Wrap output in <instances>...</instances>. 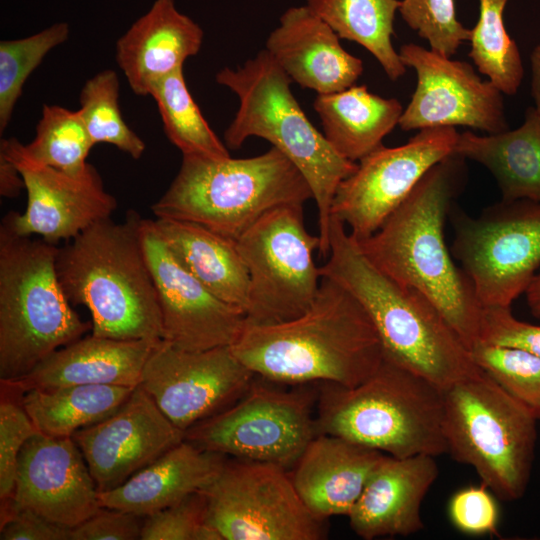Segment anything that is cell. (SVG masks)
<instances>
[{"label": "cell", "instance_id": "obj_18", "mask_svg": "<svg viewBox=\"0 0 540 540\" xmlns=\"http://www.w3.org/2000/svg\"><path fill=\"white\" fill-rule=\"evenodd\" d=\"M140 233L157 290L162 340L188 351L231 346L245 325V314L215 296L181 264L154 220L142 218Z\"/></svg>", "mask_w": 540, "mask_h": 540}, {"label": "cell", "instance_id": "obj_3", "mask_svg": "<svg viewBox=\"0 0 540 540\" xmlns=\"http://www.w3.org/2000/svg\"><path fill=\"white\" fill-rule=\"evenodd\" d=\"M329 244L320 274L338 282L361 303L386 359L442 391L478 369L469 349L437 307L416 289L378 269L344 223L333 216Z\"/></svg>", "mask_w": 540, "mask_h": 540}, {"label": "cell", "instance_id": "obj_48", "mask_svg": "<svg viewBox=\"0 0 540 540\" xmlns=\"http://www.w3.org/2000/svg\"><path fill=\"white\" fill-rule=\"evenodd\" d=\"M538 421H539V430H540V417H539Z\"/></svg>", "mask_w": 540, "mask_h": 540}, {"label": "cell", "instance_id": "obj_17", "mask_svg": "<svg viewBox=\"0 0 540 540\" xmlns=\"http://www.w3.org/2000/svg\"><path fill=\"white\" fill-rule=\"evenodd\" d=\"M0 154L15 164L25 183V211H10L4 216L20 235H37L58 245L111 218L117 208L116 199L105 190L91 164L80 175L65 173L27 158L15 138L1 140Z\"/></svg>", "mask_w": 540, "mask_h": 540}, {"label": "cell", "instance_id": "obj_34", "mask_svg": "<svg viewBox=\"0 0 540 540\" xmlns=\"http://www.w3.org/2000/svg\"><path fill=\"white\" fill-rule=\"evenodd\" d=\"M93 146L79 110L46 104L34 139L28 145L20 143L22 153L30 160L72 175L86 171Z\"/></svg>", "mask_w": 540, "mask_h": 540}, {"label": "cell", "instance_id": "obj_39", "mask_svg": "<svg viewBox=\"0 0 540 540\" xmlns=\"http://www.w3.org/2000/svg\"><path fill=\"white\" fill-rule=\"evenodd\" d=\"M141 540H222V537L207 522L204 496L195 492L146 516Z\"/></svg>", "mask_w": 540, "mask_h": 540}, {"label": "cell", "instance_id": "obj_12", "mask_svg": "<svg viewBox=\"0 0 540 540\" xmlns=\"http://www.w3.org/2000/svg\"><path fill=\"white\" fill-rule=\"evenodd\" d=\"M314 394L252 382L229 407L194 424L184 439L196 447L238 459L292 468L317 435Z\"/></svg>", "mask_w": 540, "mask_h": 540}, {"label": "cell", "instance_id": "obj_27", "mask_svg": "<svg viewBox=\"0 0 540 540\" xmlns=\"http://www.w3.org/2000/svg\"><path fill=\"white\" fill-rule=\"evenodd\" d=\"M453 154L487 168L502 200L540 202V115L534 106L526 109L516 129L487 135L459 133Z\"/></svg>", "mask_w": 540, "mask_h": 540}, {"label": "cell", "instance_id": "obj_44", "mask_svg": "<svg viewBox=\"0 0 540 540\" xmlns=\"http://www.w3.org/2000/svg\"><path fill=\"white\" fill-rule=\"evenodd\" d=\"M137 514L101 507L87 520L71 529V540L141 539L143 521Z\"/></svg>", "mask_w": 540, "mask_h": 540}, {"label": "cell", "instance_id": "obj_26", "mask_svg": "<svg viewBox=\"0 0 540 540\" xmlns=\"http://www.w3.org/2000/svg\"><path fill=\"white\" fill-rule=\"evenodd\" d=\"M225 461L184 439L123 484L99 492L100 506L146 517L202 490Z\"/></svg>", "mask_w": 540, "mask_h": 540}, {"label": "cell", "instance_id": "obj_10", "mask_svg": "<svg viewBox=\"0 0 540 540\" xmlns=\"http://www.w3.org/2000/svg\"><path fill=\"white\" fill-rule=\"evenodd\" d=\"M236 245L249 274L246 323H278L309 308L322 277L314 261L320 238L307 231L303 205L268 211L240 235Z\"/></svg>", "mask_w": 540, "mask_h": 540}, {"label": "cell", "instance_id": "obj_42", "mask_svg": "<svg viewBox=\"0 0 540 540\" xmlns=\"http://www.w3.org/2000/svg\"><path fill=\"white\" fill-rule=\"evenodd\" d=\"M478 341L522 349L540 357V325L517 319L511 307H483Z\"/></svg>", "mask_w": 540, "mask_h": 540}, {"label": "cell", "instance_id": "obj_24", "mask_svg": "<svg viewBox=\"0 0 540 540\" xmlns=\"http://www.w3.org/2000/svg\"><path fill=\"white\" fill-rule=\"evenodd\" d=\"M384 455L340 437L318 434L290 475L305 506L324 522L331 516H348Z\"/></svg>", "mask_w": 540, "mask_h": 540}, {"label": "cell", "instance_id": "obj_22", "mask_svg": "<svg viewBox=\"0 0 540 540\" xmlns=\"http://www.w3.org/2000/svg\"><path fill=\"white\" fill-rule=\"evenodd\" d=\"M337 33L307 5L291 7L267 38L266 50L303 88L317 94L342 91L363 73L360 58L347 52Z\"/></svg>", "mask_w": 540, "mask_h": 540}, {"label": "cell", "instance_id": "obj_14", "mask_svg": "<svg viewBox=\"0 0 540 540\" xmlns=\"http://www.w3.org/2000/svg\"><path fill=\"white\" fill-rule=\"evenodd\" d=\"M458 135L455 127L422 129L401 146L382 145L369 153L338 185L331 216L348 226L356 240L369 237L430 168L453 154Z\"/></svg>", "mask_w": 540, "mask_h": 540}, {"label": "cell", "instance_id": "obj_37", "mask_svg": "<svg viewBox=\"0 0 540 540\" xmlns=\"http://www.w3.org/2000/svg\"><path fill=\"white\" fill-rule=\"evenodd\" d=\"M469 352L477 367L539 419L540 357L483 341L475 342Z\"/></svg>", "mask_w": 540, "mask_h": 540}, {"label": "cell", "instance_id": "obj_29", "mask_svg": "<svg viewBox=\"0 0 540 540\" xmlns=\"http://www.w3.org/2000/svg\"><path fill=\"white\" fill-rule=\"evenodd\" d=\"M313 106L327 141L352 162L382 146L404 110L397 99L378 96L367 86L355 84L342 91L317 94Z\"/></svg>", "mask_w": 540, "mask_h": 540}, {"label": "cell", "instance_id": "obj_2", "mask_svg": "<svg viewBox=\"0 0 540 540\" xmlns=\"http://www.w3.org/2000/svg\"><path fill=\"white\" fill-rule=\"evenodd\" d=\"M464 161L451 154L435 164L379 229L357 242L383 273L426 296L470 349L479 339L483 307L444 238L445 219L463 183Z\"/></svg>", "mask_w": 540, "mask_h": 540}, {"label": "cell", "instance_id": "obj_45", "mask_svg": "<svg viewBox=\"0 0 540 540\" xmlns=\"http://www.w3.org/2000/svg\"><path fill=\"white\" fill-rule=\"evenodd\" d=\"M25 189L23 177L7 157L0 154V195L5 198H16Z\"/></svg>", "mask_w": 540, "mask_h": 540}, {"label": "cell", "instance_id": "obj_35", "mask_svg": "<svg viewBox=\"0 0 540 540\" xmlns=\"http://www.w3.org/2000/svg\"><path fill=\"white\" fill-rule=\"evenodd\" d=\"M119 84L112 69H105L88 79L81 89L79 112L94 145L111 144L139 159L145 151V143L122 117Z\"/></svg>", "mask_w": 540, "mask_h": 540}, {"label": "cell", "instance_id": "obj_28", "mask_svg": "<svg viewBox=\"0 0 540 540\" xmlns=\"http://www.w3.org/2000/svg\"><path fill=\"white\" fill-rule=\"evenodd\" d=\"M154 221L181 264L215 296L245 314L250 282L236 241L188 221Z\"/></svg>", "mask_w": 540, "mask_h": 540}, {"label": "cell", "instance_id": "obj_16", "mask_svg": "<svg viewBox=\"0 0 540 540\" xmlns=\"http://www.w3.org/2000/svg\"><path fill=\"white\" fill-rule=\"evenodd\" d=\"M399 55L417 76L399 120L403 131L467 126L495 134L509 129L503 93L469 63L413 43L402 45Z\"/></svg>", "mask_w": 540, "mask_h": 540}, {"label": "cell", "instance_id": "obj_33", "mask_svg": "<svg viewBox=\"0 0 540 540\" xmlns=\"http://www.w3.org/2000/svg\"><path fill=\"white\" fill-rule=\"evenodd\" d=\"M507 0H479V17L471 29L469 57L503 94L518 92L524 67L516 42L506 31Z\"/></svg>", "mask_w": 540, "mask_h": 540}, {"label": "cell", "instance_id": "obj_46", "mask_svg": "<svg viewBox=\"0 0 540 540\" xmlns=\"http://www.w3.org/2000/svg\"><path fill=\"white\" fill-rule=\"evenodd\" d=\"M531 96L534 108L540 115V41L535 45L530 56Z\"/></svg>", "mask_w": 540, "mask_h": 540}, {"label": "cell", "instance_id": "obj_20", "mask_svg": "<svg viewBox=\"0 0 540 540\" xmlns=\"http://www.w3.org/2000/svg\"><path fill=\"white\" fill-rule=\"evenodd\" d=\"M98 489L72 437L38 432L23 447L10 500L70 529L100 508Z\"/></svg>", "mask_w": 540, "mask_h": 540}, {"label": "cell", "instance_id": "obj_41", "mask_svg": "<svg viewBox=\"0 0 540 540\" xmlns=\"http://www.w3.org/2000/svg\"><path fill=\"white\" fill-rule=\"evenodd\" d=\"M491 492L483 483L456 491L448 504V516L453 526L467 535L497 533L499 507Z\"/></svg>", "mask_w": 540, "mask_h": 540}, {"label": "cell", "instance_id": "obj_7", "mask_svg": "<svg viewBox=\"0 0 540 540\" xmlns=\"http://www.w3.org/2000/svg\"><path fill=\"white\" fill-rule=\"evenodd\" d=\"M58 245L0 225V381L24 377L91 322L73 309L58 279Z\"/></svg>", "mask_w": 540, "mask_h": 540}, {"label": "cell", "instance_id": "obj_11", "mask_svg": "<svg viewBox=\"0 0 540 540\" xmlns=\"http://www.w3.org/2000/svg\"><path fill=\"white\" fill-rule=\"evenodd\" d=\"M452 254L482 307H511L540 268V202L501 200L478 217L452 212Z\"/></svg>", "mask_w": 540, "mask_h": 540}, {"label": "cell", "instance_id": "obj_25", "mask_svg": "<svg viewBox=\"0 0 540 540\" xmlns=\"http://www.w3.org/2000/svg\"><path fill=\"white\" fill-rule=\"evenodd\" d=\"M203 37L202 28L177 9L175 0H155L117 40L116 62L132 91L146 96L154 82L199 52Z\"/></svg>", "mask_w": 540, "mask_h": 540}, {"label": "cell", "instance_id": "obj_8", "mask_svg": "<svg viewBox=\"0 0 540 540\" xmlns=\"http://www.w3.org/2000/svg\"><path fill=\"white\" fill-rule=\"evenodd\" d=\"M311 198L302 173L272 146L249 158L183 156L177 175L151 208L157 218L196 223L236 241L268 211Z\"/></svg>", "mask_w": 540, "mask_h": 540}, {"label": "cell", "instance_id": "obj_4", "mask_svg": "<svg viewBox=\"0 0 540 540\" xmlns=\"http://www.w3.org/2000/svg\"><path fill=\"white\" fill-rule=\"evenodd\" d=\"M142 217L99 221L59 246L56 270L71 304L91 314L95 336L159 341L162 317L142 244Z\"/></svg>", "mask_w": 540, "mask_h": 540}, {"label": "cell", "instance_id": "obj_32", "mask_svg": "<svg viewBox=\"0 0 540 540\" xmlns=\"http://www.w3.org/2000/svg\"><path fill=\"white\" fill-rule=\"evenodd\" d=\"M149 95L157 104L166 136L182 156L231 157L227 146L210 128L191 96L183 67L154 82Z\"/></svg>", "mask_w": 540, "mask_h": 540}, {"label": "cell", "instance_id": "obj_15", "mask_svg": "<svg viewBox=\"0 0 540 540\" xmlns=\"http://www.w3.org/2000/svg\"><path fill=\"white\" fill-rule=\"evenodd\" d=\"M255 376L230 346L188 351L160 340L144 365L140 385L185 432L236 402Z\"/></svg>", "mask_w": 540, "mask_h": 540}, {"label": "cell", "instance_id": "obj_30", "mask_svg": "<svg viewBox=\"0 0 540 540\" xmlns=\"http://www.w3.org/2000/svg\"><path fill=\"white\" fill-rule=\"evenodd\" d=\"M133 390L116 385L33 388L22 393L20 403L41 434L66 438L113 414Z\"/></svg>", "mask_w": 540, "mask_h": 540}, {"label": "cell", "instance_id": "obj_36", "mask_svg": "<svg viewBox=\"0 0 540 540\" xmlns=\"http://www.w3.org/2000/svg\"><path fill=\"white\" fill-rule=\"evenodd\" d=\"M69 32V25L59 22L34 35L0 42L1 133L11 120L15 104L28 77L48 52L68 39Z\"/></svg>", "mask_w": 540, "mask_h": 540}, {"label": "cell", "instance_id": "obj_47", "mask_svg": "<svg viewBox=\"0 0 540 540\" xmlns=\"http://www.w3.org/2000/svg\"><path fill=\"white\" fill-rule=\"evenodd\" d=\"M531 314L540 319V268L524 292Z\"/></svg>", "mask_w": 540, "mask_h": 540}, {"label": "cell", "instance_id": "obj_1", "mask_svg": "<svg viewBox=\"0 0 540 540\" xmlns=\"http://www.w3.org/2000/svg\"><path fill=\"white\" fill-rule=\"evenodd\" d=\"M230 347L255 375L289 385L319 381L354 387L384 358L378 333L361 303L324 276L305 312L272 324L245 321Z\"/></svg>", "mask_w": 540, "mask_h": 540}, {"label": "cell", "instance_id": "obj_43", "mask_svg": "<svg viewBox=\"0 0 540 540\" xmlns=\"http://www.w3.org/2000/svg\"><path fill=\"white\" fill-rule=\"evenodd\" d=\"M1 540H71V529L38 513L19 508L10 500L1 502Z\"/></svg>", "mask_w": 540, "mask_h": 540}, {"label": "cell", "instance_id": "obj_31", "mask_svg": "<svg viewBox=\"0 0 540 540\" xmlns=\"http://www.w3.org/2000/svg\"><path fill=\"white\" fill-rule=\"evenodd\" d=\"M307 6L342 39L367 49L392 81L406 72L392 44L401 0H306Z\"/></svg>", "mask_w": 540, "mask_h": 540}, {"label": "cell", "instance_id": "obj_23", "mask_svg": "<svg viewBox=\"0 0 540 540\" xmlns=\"http://www.w3.org/2000/svg\"><path fill=\"white\" fill-rule=\"evenodd\" d=\"M157 342L91 334L57 349L24 377L1 384L17 393L69 385L135 388L141 382L144 365Z\"/></svg>", "mask_w": 540, "mask_h": 540}, {"label": "cell", "instance_id": "obj_6", "mask_svg": "<svg viewBox=\"0 0 540 540\" xmlns=\"http://www.w3.org/2000/svg\"><path fill=\"white\" fill-rule=\"evenodd\" d=\"M443 391L427 379L383 358L362 383H323L316 432L405 458L447 453Z\"/></svg>", "mask_w": 540, "mask_h": 540}, {"label": "cell", "instance_id": "obj_13", "mask_svg": "<svg viewBox=\"0 0 540 540\" xmlns=\"http://www.w3.org/2000/svg\"><path fill=\"white\" fill-rule=\"evenodd\" d=\"M206 519L222 540H319L324 522L298 495L287 469L268 462L226 460L202 490Z\"/></svg>", "mask_w": 540, "mask_h": 540}, {"label": "cell", "instance_id": "obj_19", "mask_svg": "<svg viewBox=\"0 0 540 540\" xmlns=\"http://www.w3.org/2000/svg\"><path fill=\"white\" fill-rule=\"evenodd\" d=\"M184 434L139 384L113 414L72 438L101 492L123 484L182 442Z\"/></svg>", "mask_w": 540, "mask_h": 540}, {"label": "cell", "instance_id": "obj_5", "mask_svg": "<svg viewBox=\"0 0 540 540\" xmlns=\"http://www.w3.org/2000/svg\"><path fill=\"white\" fill-rule=\"evenodd\" d=\"M216 81L239 98L237 113L224 132L225 145L235 150L249 137H260L297 167L316 203L319 254L328 257L332 200L357 163L338 154L309 121L291 92L292 80L266 49L236 69L223 68Z\"/></svg>", "mask_w": 540, "mask_h": 540}, {"label": "cell", "instance_id": "obj_21", "mask_svg": "<svg viewBox=\"0 0 540 540\" xmlns=\"http://www.w3.org/2000/svg\"><path fill=\"white\" fill-rule=\"evenodd\" d=\"M438 475L434 456L384 455L348 514L351 529L365 540L421 531L422 502Z\"/></svg>", "mask_w": 540, "mask_h": 540}, {"label": "cell", "instance_id": "obj_40", "mask_svg": "<svg viewBox=\"0 0 540 540\" xmlns=\"http://www.w3.org/2000/svg\"><path fill=\"white\" fill-rule=\"evenodd\" d=\"M39 431L17 402L1 394L0 402V499H10L14 493L19 458L26 442Z\"/></svg>", "mask_w": 540, "mask_h": 540}, {"label": "cell", "instance_id": "obj_9", "mask_svg": "<svg viewBox=\"0 0 540 540\" xmlns=\"http://www.w3.org/2000/svg\"><path fill=\"white\" fill-rule=\"evenodd\" d=\"M443 400L447 453L498 498L520 499L535 458L536 415L479 367L445 389Z\"/></svg>", "mask_w": 540, "mask_h": 540}, {"label": "cell", "instance_id": "obj_38", "mask_svg": "<svg viewBox=\"0 0 540 540\" xmlns=\"http://www.w3.org/2000/svg\"><path fill=\"white\" fill-rule=\"evenodd\" d=\"M398 10L438 54L452 57L462 42L470 40L471 29L458 21L454 0H401Z\"/></svg>", "mask_w": 540, "mask_h": 540}]
</instances>
